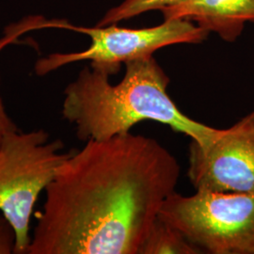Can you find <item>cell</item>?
<instances>
[{
	"label": "cell",
	"instance_id": "6da1fadb",
	"mask_svg": "<svg viewBox=\"0 0 254 254\" xmlns=\"http://www.w3.org/2000/svg\"><path fill=\"white\" fill-rule=\"evenodd\" d=\"M180 166L131 132L72 150L46 187L27 254H139Z\"/></svg>",
	"mask_w": 254,
	"mask_h": 254
},
{
	"label": "cell",
	"instance_id": "7a4b0ae2",
	"mask_svg": "<svg viewBox=\"0 0 254 254\" xmlns=\"http://www.w3.org/2000/svg\"><path fill=\"white\" fill-rule=\"evenodd\" d=\"M124 78L110 83L107 71L83 68L64 91L62 114L79 140H103L130 133L137 124L152 121L190 137L204 148L223 129L209 127L182 112L168 92L170 78L154 56L128 62Z\"/></svg>",
	"mask_w": 254,
	"mask_h": 254
},
{
	"label": "cell",
	"instance_id": "3957f363",
	"mask_svg": "<svg viewBox=\"0 0 254 254\" xmlns=\"http://www.w3.org/2000/svg\"><path fill=\"white\" fill-rule=\"evenodd\" d=\"M27 31L44 28L66 29L91 39L90 46L80 52L52 53L38 60L34 66L37 75L44 76L68 64L89 61L92 67L118 73L122 64L152 57L155 51L178 44H200L208 32L186 19L164 20L163 24L145 28H127L117 24L105 27H78L65 20H46L41 16L27 18Z\"/></svg>",
	"mask_w": 254,
	"mask_h": 254
},
{
	"label": "cell",
	"instance_id": "277c9868",
	"mask_svg": "<svg viewBox=\"0 0 254 254\" xmlns=\"http://www.w3.org/2000/svg\"><path fill=\"white\" fill-rule=\"evenodd\" d=\"M49 136L45 129H18L7 134L0 146V213L15 229L14 254H27L37 200L72 152H64V141Z\"/></svg>",
	"mask_w": 254,
	"mask_h": 254
},
{
	"label": "cell",
	"instance_id": "5b68a950",
	"mask_svg": "<svg viewBox=\"0 0 254 254\" xmlns=\"http://www.w3.org/2000/svg\"><path fill=\"white\" fill-rule=\"evenodd\" d=\"M158 217L177 228L203 254H254V190L176 191Z\"/></svg>",
	"mask_w": 254,
	"mask_h": 254
},
{
	"label": "cell",
	"instance_id": "8992f818",
	"mask_svg": "<svg viewBox=\"0 0 254 254\" xmlns=\"http://www.w3.org/2000/svg\"><path fill=\"white\" fill-rule=\"evenodd\" d=\"M187 175L196 191L254 190V109L207 147L191 141Z\"/></svg>",
	"mask_w": 254,
	"mask_h": 254
},
{
	"label": "cell",
	"instance_id": "52a82bcc",
	"mask_svg": "<svg viewBox=\"0 0 254 254\" xmlns=\"http://www.w3.org/2000/svg\"><path fill=\"white\" fill-rule=\"evenodd\" d=\"M160 11L164 20L196 22L208 33L215 32L233 43L242 34L246 23L254 22V0H187Z\"/></svg>",
	"mask_w": 254,
	"mask_h": 254
},
{
	"label": "cell",
	"instance_id": "ba28073f",
	"mask_svg": "<svg viewBox=\"0 0 254 254\" xmlns=\"http://www.w3.org/2000/svg\"><path fill=\"white\" fill-rule=\"evenodd\" d=\"M200 249L177 228L157 217L141 245L139 254H200Z\"/></svg>",
	"mask_w": 254,
	"mask_h": 254
},
{
	"label": "cell",
	"instance_id": "9c48e42d",
	"mask_svg": "<svg viewBox=\"0 0 254 254\" xmlns=\"http://www.w3.org/2000/svg\"><path fill=\"white\" fill-rule=\"evenodd\" d=\"M187 0H125L121 5L109 9L104 17L96 24L105 27L117 24L121 21L133 18L150 10H161L164 8L176 6Z\"/></svg>",
	"mask_w": 254,
	"mask_h": 254
},
{
	"label": "cell",
	"instance_id": "30bf717a",
	"mask_svg": "<svg viewBox=\"0 0 254 254\" xmlns=\"http://www.w3.org/2000/svg\"><path fill=\"white\" fill-rule=\"evenodd\" d=\"M16 232L11 222L0 213V254H15Z\"/></svg>",
	"mask_w": 254,
	"mask_h": 254
},
{
	"label": "cell",
	"instance_id": "8fae6325",
	"mask_svg": "<svg viewBox=\"0 0 254 254\" xmlns=\"http://www.w3.org/2000/svg\"><path fill=\"white\" fill-rule=\"evenodd\" d=\"M11 44H13V41L7 35H4L0 39V52L6 46L11 45ZM18 129L16 124L12 121V119L9 117V113L7 112V109H6L3 99L1 97V94H0V146L7 134H9V132H11V131L18 130Z\"/></svg>",
	"mask_w": 254,
	"mask_h": 254
}]
</instances>
